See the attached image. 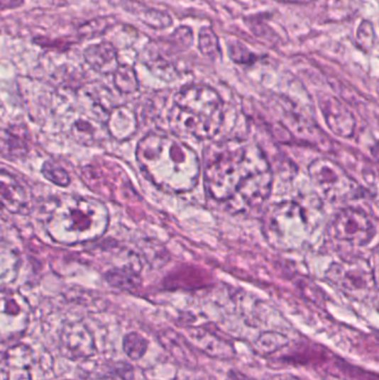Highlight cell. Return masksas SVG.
I'll list each match as a JSON object with an SVG mask.
<instances>
[{
    "mask_svg": "<svg viewBox=\"0 0 379 380\" xmlns=\"http://www.w3.org/2000/svg\"><path fill=\"white\" fill-rule=\"evenodd\" d=\"M272 167L264 150L246 139L218 142L207 155L204 184L214 201L234 213L256 209L273 189Z\"/></svg>",
    "mask_w": 379,
    "mask_h": 380,
    "instance_id": "6da1fadb",
    "label": "cell"
},
{
    "mask_svg": "<svg viewBox=\"0 0 379 380\" xmlns=\"http://www.w3.org/2000/svg\"><path fill=\"white\" fill-rule=\"evenodd\" d=\"M136 160L147 179L164 193H190L199 183V157L176 135L150 131L139 140Z\"/></svg>",
    "mask_w": 379,
    "mask_h": 380,
    "instance_id": "7a4b0ae2",
    "label": "cell"
},
{
    "mask_svg": "<svg viewBox=\"0 0 379 380\" xmlns=\"http://www.w3.org/2000/svg\"><path fill=\"white\" fill-rule=\"evenodd\" d=\"M44 224L57 244H85L105 235L109 213L105 203L95 198L64 195L47 209Z\"/></svg>",
    "mask_w": 379,
    "mask_h": 380,
    "instance_id": "3957f363",
    "label": "cell"
},
{
    "mask_svg": "<svg viewBox=\"0 0 379 380\" xmlns=\"http://www.w3.org/2000/svg\"><path fill=\"white\" fill-rule=\"evenodd\" d=\"M223 123V99L214 88L188 85L175 95L170 123L176 134L208 140L221 131Z\"/></svg>",
    "mask_w": 379,
    "mask_h": 380,
    "instance_id": "277c9868",
    "label": "cell"
},
{
    "mask_svg": "<svg viewBox=\"0 0 379 380\" xmlns=\"http://www.w3.org/2000/svg\"><path fill=\"white\" fill-rule=\"evenodd\" d=\"M313 224L305 207L296 201H285L269 206L263 218L267 242L276 250L292 252L307 244Z\"/></svg>",
    "mask_w": 379,
    "mask_h": 380,
    "instance_id": "5b68a950",
    "label": "cell"
},
{
    "mask_svg": "<svg viewBox=\"0 0 379 380\" xmlns=\"http://www.w3.org/2000/svg\"><path fill=\"white\" fill-rule=\"evenodd\" d=\"M308 175L318 194L331 203L348 201L358 194L359 187L348 174L328 158L310 162Z\"/></svg>",
    "mask_w": 379,
    "mask_h": 380,
    "instance_id": "8992f818",
    "label": "cell"
},
{
    "mask_svg": "<svg viewBox=\"0 0 379 380\" xmlns=\"http://www.w3.org/2000/svg\"><path fill=\"white\" fill-rule=\"evenodd\" d=\"M328 281L353 298H364L376 291V280L369 262L361 258L334 262L326 272Z\"/></svg>",
    "mask_w": 379,
    "mask_h": 380,
    "instance_id": "52a82bcc",
    "label": "cell"
},
{
    "mask_svg": "<svg viewBox=\"0 0 379 380\" xmlns=\"http://www.w3.org/2000/svg\"><path fill=\"white\" fill-rule=\"evenodd\" d=\"M31 319L28 301L18 291H0V345L16 342L26 332Z\"/></svg>",
    "mask_w": 379,
    "mask_h": 380,
    "instance_id": "ba28073f",
    "label": "cell"
},
{
    "mask_svg": "<svg viewBox=\"0 0 379 380\" xmlns=\"http://www.w3.org/2000/svg\"><path fill=\"white\" fill-rule=\"evenodd\" d=\"M331 235L337 242L351 246H365L376 235V226L366 211L344 208L336 213L331 221Z\"/></svg>",
    "mask_w": 379,
    "mask_h": 380,
    "instance_id": "9c48e42d",
    "label": "cell"
},
{
    "mask_svg": "<svg viewBox=\"0 0 379 380\" xmlns=\"http://www.w3.org/2000/svg\"><path fill=\"white\" fill-rule=\"evenodd\" d=\"M59 348L64 357L70 360H86L97 352L95 337L82 323H68L59 334Z\"/></svg>",
    "mask_w": 379,
    "mask_h": 380,
    "instance_id": "30bf717a",
    "label": "cell"
},
{
    "mask_svg": "<svg viewBox=\"0 0 379 380\" xmlns=\"http://www.w3.org/2000/svg\"><path fill=\"white\" fill-rule=\"evenodd\" d=\"M33 350L18 342L9 347L0 359V380H33Z\"/></svg>",
    "mask_w": 379,
    "mask_h": 380,
    "instance_id": "8fae6325",
    "label": "cell"
},
{
    "mask_svg": "<svg viewBox=\"0 0 379 380\" xmlns=\"http://www.w3.org/2000/svg\"><path fill=\"white\" fill-rule=\"evenodd\" d=\"M28 207V195L19 183L18 179L8 172L0 169V213L18 215Z\"/></svg>",
    "mask_w": 379,
    "mask_h": 380,
    "instance_id": "7c38bea8",
    "label": "cell"
},
{
    "mask_svg": "<svg viewBox=\"0 0 379 380\" xmlns=\"http://www.w3.org/2000/svg\"><path fill=\"white\" fill-rule=\"evenodd\" d=\"M322 111L325 117L326 123L334 134L337 136L349 138L353 136L356 121L353 113L341 105L337 99L329 98L322 105Z\"/></svg>",
    "mask_w": 379,
    "mask_h": 380,
    "instance_id": "4fadbf2b",
    "label": "cell"
},
{
    "mask_svg": "<svg viewBox=\"0 0 379 380\" xmlns=\"http://www.w3.org/2000/svg\"><path fill=\"white\" fill-rule=\"evenodd\" d=\"M84 57L92 69L103 75H114L119 66L115 47L107 41L90 45L85 49Z\"/></svg>",
    "mask_w": 379,
    "mask_h": 380,
    "instance_id": "5bb4252c",
    "label": "cell"
},
{
    "mask_svg": "<svg viewBox=\"0 0 379 380\" xmlns=\"http://www.w3.org/2000/svg\"><path fill=\"white\" fill-rule=\"evenodd\" d=\"M29 152L26 129L21 126L0 129V156L7 160H21Z\"/></svg>",
    "mask_w": 379,
    "mask_h": 380,
    "instance_id": "9a60e30c",
    "label": "cell"
},
{
    "mask_svg": "<svg viewBox=\"0 0 379 380\" xmlns=\"http://www.w3.org/2000/svg\"><path fill=\"white\" fill-rule=\"evenodd\" d=\"M190 337L192 344L197 345L200 350L212 357L229 359L235 354L233 345L213 332L199 329L197 332H190Z\"/></svg>",
    "mask_w": 379,
    "mask_h": 380,
    "instance_id": "2e32d148",
    "label": "cell"
},
{
    "mask_svg": "<svg viewBox=\"0 0 379 380\" xmlns=\"http://www.w3.org/2000/svg\"><path fill=\"white\" fill-rule=\"evenodd\" d=\"M108 130L115 138H131L137 130L136 115L126 107L114 109L108 117Z\"/></svg>",
    "mask_w": 379,
    "mask_h": 380,
    "instance_id": "e0dca14e",
    "label": "cell"
},
{
    "mask_svg": "<svg viewBox=\"0 0 379 380\" xmlns=\"http://www.w3.org/2000/svg\"><path fill=\"white\" fill-rule=\"evenodd\" d=\"M159 340L165 348L172 354V357L182 362V365L192 367L197 364L195 354L190 348V344H187L180 334L172 330H166L162 332Z\"/></svg>",
    "mask_w": 379,
    "mask_h": 380,
    "instance_id": "ac0fdd59",
    "label": "cell"
},
{
    "mask_svg": "<svg viewBox=\"0 0 379 380\" xmlns=\"http://www.w3.org/2000/svg\"><path fill=\"white\" fill-rule=\"evenodd\" d=\"M106 279L109 285L119 288V289H123V291L133 289V288L138 287L139 284H141L139 272L133 267L111 270L106 275Z\"/></svg>",
    "mask_w": 379,
    "mask_h": 380,
    "instance_id": "d6986e66",
    "label": "cell"
},
{
    "mask_svg": "<svg viewBox=\"0 0 379 380\" xmlns=\"http://www.w3.org/2000/svg\"><path fill=\"white\" fill-rule=\"evenodd\" d=\"M133 376L135 371L128 362H107L98 370L96 380H133Z\"/></svg>",
    "mask_w": 379,
    "mask_h": 380,
    "instance_id": "ffe728a7",
    "label": "cell"
},
{
    "mask_svg": "<svg viewBox=\"0 0 379 380\" xmlns=\"http://www.w3.org/2000/svg\"><path fill=\"white\" fill-rule=\"evenodd\" d=\"M114 82L116 87L123 94H133L139 88L138 79L136 72L131 66L119 65L114 72Z\"/></svg>",
    "mask_w": 379,
    "mask_h": 380,
    "instance_id": "44dd1931",
    "label": "cell"
},
{
    "mask_svg": "<svg viewBox=\"0 0 379 380\" xmlns=\"http://www.w3.org/2000/svg\"><path fill=\"white\" fill-rule=\"evenodd\" d=\"M290 342L287 337L280 332H264L255 340V350L262 354H270L276 352L277 350H282V347Z\"/></svg>",
    "mask_w": 379,
    "mask_h": 380,
    "instance_id": "7402d4cb",
    "label": "cell"
},
{
    "mask_svg": "<svg viewBox=\"0 0 379 380\" xmlns=\"http://www.w3.org/2000/svg\"><path fill=\"white\" fill-rule=\"evenodd\" d=\"M123 350L131 360H139L148 350V340L138 332H129L123 337Z\"/></svg>",
    "mask_w": 379,
    "mask_h": 380,
    "instance_id": "603a6c76",
    "label": "cell"
},
{
    "mask_svg": "<svg viewBox=\"0 0 379 380\" xmlns=\"http://www.w3.org/2000/svg\"><path fill=\"white\" fill-rule=\"evenodd\" d=\"M43 175L49 181L60 187H67L70 184V177L68 172L59 166L56 162H46L41 168Z\"/></svg>",
    "mask_w": 379,
    "mask_h": 380,
    "instance_id": "cb8c5ba5",
    "label": "cell"
},
{
    "mask_svg": "<svg viewBox=\"0 0 379 380\" xmlns=\"http://www.w3.org/2000/svg\"><path fill=\"white\" fill-rule=\"evenodd\" d=\"M95 125L89 119H78L72 125V135L82 144H92L96 139Z\"/></svg>",
    "mask_w": 379,
    "mask_h": 380,
    "instance_id": "d4e9b609",
    "label": "cell"
},
{
    "mask_svg": "<svg viewBox=\"0 0 379 380\" xmlns=\"http://www.w3.org/2000/svg\"><path fill=\"white\" fill-rule=\"evenodd\" d=\"M199 49L204 55L209 57H213L219 52L217 37L212 29L204 28L200 31Z\"/></svg>",
    "mask_w": 379,
    "mask_h": 380,
    "instance_id": "484cf974",
    "label": "cell"
},
{
    "mask_svg": "<svg viewBox=\"0 0 379 380\" xmlns=\"http://www.w3.org/2000/svg\"><path fill=\"white\" fill-rule=\"evenodd\" d=\"M23 3H25V0H0V11L17 9V8L21 7Z\"/></svg>",
    "mask_w": 379,
    "mask_h": 380,
    "instance_id": "4316f807",
    "label": "cell"
},
{
    "mask_svg": "<svg viewBox=\"0 0 379 380\" xmlns=\"http://www.w3.org/2000/svg\"><path fill=\"white\" fill-rule=\"evenodd\" d=\"M265 380H302L297 376L292 375V374H275V375L268 376L265 378Z\"/></svg>",
    "mask_w": 379,
    "mask_h": 380,
    "instance_id": "83f0119b",
    "label": "cell"
},
{
    "mask_svg": "<svg viewBox=\"0 0 379 380\" xmlns=\"http://www.w3.org/2000/svg\"><path fill=\"white\" fill-rule=\"evenodd\" d=\"M227 380H248L246 376L243 375L241 371L237 370H231L229 375H227Z\"/></svg>",
    "mask_w": 379,
    "mask_h": 380,
    "instance_id": "f1b7e54d",
    "label": "cell"
},
{
    "mask_svg": "<svg viewBox=\"0 0 379 380\" xmlns=\"http://www.w3.org/2000/svg\"><path fill=\"white\" fill-rule=\"evenodd\" d=\"M277 1L286 4H309L316 1V0H277Z\"/></svg>",
    "mask_w": 379,
    "mask_h": 380,
    "instance_id": "f546056e",
    "label": "cell"
}]
</instances>
